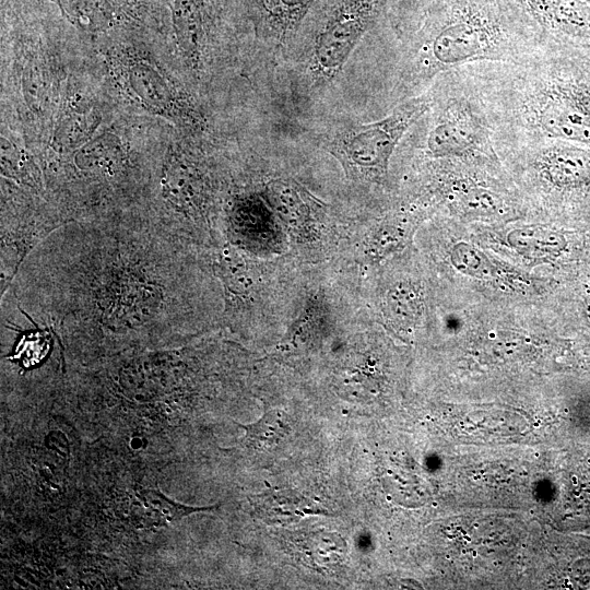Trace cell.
<instances>
[{"label":"cell","instance_id":"cell-1","mask_svg":"<svg viewBox=\"0 0 590 590\" xmlns=\"http://www.w3.org/2000/svg\"><path fill=\"white\" fill-rule=\"evenodd\" d=\"M190 248L149 214L68 222L26 256L1 308L61 345L172 341L193 314Z\"/></svg>","mask_w":590,"mask_h":590},{"label":"cell","instance_id":"cell-2","mask_svg":"<svg viewBox=\"0 0 590 590\" xmlns=\"http://www.w3.org/2000/svg\"><path fill=\"white\" fill-rule=\"evenodd\" d=\"M412 12L401 102L423 94L449 70L476 62H517L542 47L505 0H429L412 7Z\"/></svg>","mask_w":590,"mask_h":590},{"label":"cell","instance_id":"cell-3","mask_svg":"<svg viewBox=\"0 0 590 590\" xmlns=\"http://www.w3.org/2000/svg\"><path fill=\"white\" fill-rule=\"evenodd\" d=\"M427 93L428 107L415 122L426 155L438 161L499 160L491 113L468 66L439 74Z\"/></svg>","mask_w":590,"mask_h":590},{"label":"cell","instance_id":"cell-4","mask_svg":"<svg viewBox=\"0 0 590 590\" xmlns=\"http://www.w3.org/2000/svg\"><path fill=\"white\" fill-rule=\"evenodd\" d=\"M427 91L396 105L382 118L347 129L334 138L329 151L354 179L386 177L390 158L409 129L428 107Z\"/></svg>","mask_w":590,"mask_h":590},{"label":"cell","instance_id":"cell-5","mask_svg":"<svg viewBox=\"0 0 590 590\" xmlns=\"http://www.w3.org/2000/svg\"><path fill=\"white\" fill-rule=\"evenodd\" d=\"M541 46L590 52V3L585 0H505Z\"/></svg>","mask_w":590,"mask_h":590},{"label":"cell","instance_id":"cell-6","mask_svg":"<svg viewBox=\"0 0 590 590\" xmlns=\"http://www.w3.org/2000/svg\"><path fill=\"white\" fill-rule=\"evenodd\" d=\"M76 27L91 33L145 24L158 12L156 0H52Z\"/></svg>","mask_w":590,"mask_h":590},{"label":"cell","instance_id":"cell-7","mask_svg":"<svg viewBox=\"0 0 590 590\" xmlns=\"http://www.w3.org/2000/svg\"><path fill=\"white\" fill-rule=\"evenodd\" d=\"M252 505L259 517L268 523H294L307 515L328 512L296 491L269 488L255 496Z\"/></svg>","mask_w":590,"mask_h":590},{"label":"cell","instance_id":"cell-8","mask_svg":"<svg viewBox=\"0 0 590 590\" xmlns=\"http://www.w3.org/2000/svg\"><path fill=\"white\" fill-rule=\"evenodd\" d=\"M293 545L302 562L319 571L339 566L346 551L345 542L339 534L324 531L299 534Z\"/></svg>","mask_w":590,"mask_h":590},{"label":"cell","instance_id":"cell-9","mask_svg":"<svg viewBox=\"0 0 590 590\" xmlns=\"http://www.w3.org/2000/svg\"><path fill=\"white\" fill-rule=\"evenodd\" d=\"M75 166L90 177L113 180L125 173L126 158L118 141L99 138L78 153Z\"/></svg>","mask_w":590,"mask_h":590},{"label":"cell","instance_id":"cell-10","mask_svg":"<svg viewBox=\"0 0 590 590\" xmlns=\"http://www.w3.org/2000/svg\"><path fill=\"white\" fill-rule=\"evenodd\" d=\"M317 0H253L267 27L285 36L295 31Z\"/></svg>","mask_w":590,"mask_h":590},{"label":"cell","instance_id":"cell-11","mask_svg":"<svg viewBox=\"0 0 590 590\" xmlns=\"http://www.w3.org/2000/svg\"><path fill=\"white\" fill-rule=\"evenodd\" d=\"M240 426L245 429L244 444L256 451L273 450L291 432L287 414L279 409H266L257 422Z\"/></svg>","mask_w":590,"mask_h":590},{"label":"cell","instance_id":"cell-12","mask_svg":"<svg viewBox=\"0 0 590 590\" xmlns=\"http://www.w3.org/2000/svg\"><path fill=\"white\" fill-rule=\"evenodd\" d=\"M146 517L154 526H168L180 521L184 517L199 511L213 510L217 506L192 507L175 503L158 489H146L142 493Z\"/></svg>","mask_w":590,"mask_h":590},{"label":"cell","instance_id":"cell-13","mask_svg":"<svg viewBox=\"0 0 590 590\" xmlns=\"http://www.w3.org/2000/svg\"><path fill=\"white\" fill-rule=\"evenodd\" d=\"M522 235H517L515 245L522 247L526 252H552L563 247V240L559 236L545 233L541 228L522 229Z\"/></svg>","mask_w":590,"mask_h":590},{"label":"cell","instance_id":"cell-14","mask_svg":"<svg viewBox=\"0 0 590 590\" xmlns=\"http://www.w3.org/2000/svg\"><path fill=\"white\" fill-rule=\"evenodd\" d=\"M429 0H406V3L408 4H411V5H420V4H423L425 2H427Z\"/></svg>","mask_w":590,"mask_h":590},{"label":"cell","instance_id":"cell-15","mask_svg":"<svg viewBox=\"0 0 590 590\" xmlns=\"http://www.w3.org/2000/svg\"><path fill=\"white\" fill-rule=\"evenodd\" d=\"M585 1H587V2H589V3H590V0H585Z\"/></svg>","mask_w":590,"mask_h":590}]
</instances>
